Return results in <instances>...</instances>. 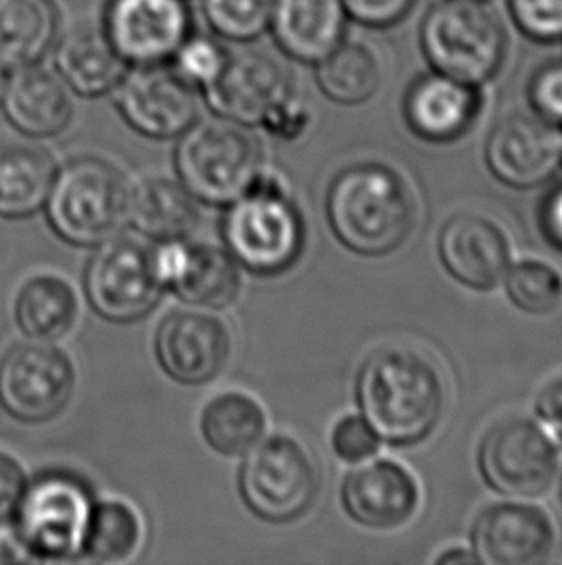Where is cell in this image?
<instances>
[{"label": "cell", "mask_w": 562, "mask_h": 565, "mask_svg": "<svg viewBox=\"0 0 562 565\" xmlns=\"http://www.w3.org/2000/svg\"><path fill=\"white\" fill-rule=\"evenodd\" d=\"M314 77L322 95L332 103L358 107L380 92L383 66L372 46L345 39L342 45L314 64Z\"/></svg>", "instance_id": "28"}, {"label": "cell", "mask_w": 562, "mask_h": 565, "mask_svg": "<svg viewBox=\"0 0 562 565\" xmlns=\"http://www.w3.org/2000/svg\"><path fill=\"white\" fill-rule=\"evenodd\" d=\"M91 492L68 473H46L23 490L14 535L30 559H72L84 554L93 513Z\"/></svg>", "instance_id": "7"}, {"label": "cell", "mask_w": 562, "mask_h": 565, "mask_svg": "<svg viewBox=\"0 0 562 565\" xmlns=\"http://www.w3.org/2000/svg\"><path fill=\"white\" fill-rule=\"evenodd\" d=\"M311 115L309 108L304 105L301 97L291 93L289 97L280 100L260 122V126L270 134L280 139H295L309 128Z\"/></svg>", "instance_id": "39"}, {"label": "cell", "mask_w": 562, "mask_h": 565, "mask_svg": "<svg viewBox=\"0 0 562 565\" xmlns=\"http://www.w3.org/2000/svg\"><path fill=\"white\" fill-rule=\"evenodd\" d=\"M74 388V365L51 342L15 345L0 361V405L22 423H45L61 415Z\"/></svg>", "instance_id": "11"}, {"label": "cell", "mask_w": 562, "mask_h": 565, "mask_svg": "<svg viewBox=\"0 0 562 565\" xmlns=\"http://www.w3.org/2000/svg\"><path fill=\"white\" fill-rule=\"evenodd\" d=\"M197 199L182 182L151 178L130 191L131 224L156 242H174L190 236L198 222Z\"/></svg>", "instance_id": "26"}, {"label": "cell", "mask_w": 562, "mask_h": 565, "mask_svg": "<svg viewBox=\"0 0 562 565\" xmlns=\"http://www.w3.org/2000/svg\"><path fill=\"white\" fill-rule=\"evenodd\" d=\"M8 74L10 72L0 68V103H2V97H4V92H7Z\"/></svg>", "instance_id": "44"}, {"label": "cell", "mask_w": 562, "mask_h": 565, "mask_svg": "<svg viewBox=\"0 0 562 565\" xmlns=\"http://www.w3.org/2000/svg\"><path fill=\"white\" fill-rule=\"evenodd\" d=\"M175 170L197 201L229 205L264 172L262 147L249 126L216 115L198 118L180 136Z\"/></svg>", "instance_id": "4"}, {"label": "cell", "mask_w": 562, "mask_h": 565, "mask_svg": "<svg viewBox=\"0 0 562 565\" xmlns=\"http://www.w3.org/2000/svg\"><path fill=\"white\" fill-rule=\"evenodd\" d=\"M420 49L430 70L484 87L501 74L509 33L487 2L440 0L422 18Z\"/></svg>", "instance_id": "3"}, {"label": "cell", "mask_w": 562, "mask_h": 565, "mask_svg": "<svg viewBox=\"0 0 562 565\" xmlns=\"http://www.w3.org/2000/svg\"><path fill=\"white\" fill-rule=\"evenodd\" d=\"M541 230L549 244L562 253V184L549 193L541 206Z\"/></svg>", "instance_id": "42"}, {"label": "cell", "mask_w": 562, "mask_h": 565, "mask_svg": "<svg viewBox=\"0 0 562 565\" xmlns=\"http://www.w3.org/2000/svg\"><path fill=\"white\" fill-rule=\"evenodd\" d=\"M507 294L525 313H553L562 303L561 273L543 260H522L507 273Z\"/></svg>", "instance_id": "32"}, {"label": "cell", "mask_w": 562, "mask_h": 565, "mask_svg": "<svg viewBox=\"0 0 562 565\" xmlns=\"http://www.w3.org/2000/svg\"><path fill=\"white\" fill-rule=\"evenodd\" d=\"M112 97L123 120L144 138H180L201 113V93L170 64L128 70Z\"/></svg>", "instance_id": "13"}, {"label": "cell", "mask_w": 562, "mask_h": 565, "mask_svg": "<svg viewBox=\"0 0 562 565\" xmlns=\"http://www.w3.org/2000/svg\"><path fill=\"white\" fill-rule=\"evenodd\" d=\"M143 525L138 512L120 500L93 505L84 552L97 562H122L138 551Z\"/></svg>", "instance_id": "31"}, {"label": "cell", "mask_w": 562, "mask_h": 565, "mask_svg": "<svg viewBox=\"0 0 562 565\" xmlns=\"http://www.w3.org/2000/svg\"><path fill=\"white\" fill-rule=\"evenodd\" d=\"M53 51L56 74L69 92L84 99L112 95L130 70L102 31H69Z\"/></svg>", "instance_id": "24"}, {"label": "cell", "mask_w": 562, "mask_h": 565, "mask_svg": "<svg viewBox=\"0 0 562 565\" xmlns=\"http://www.w3.org/2000/svg\"><path fill=\"white\" fill-rule=\"evenodd\" d=\"M56 172V162L43 147H0V214L23 218L41 211Z\"/></svg>", "instance_id": "27"}, {"label": "cell", "mask_w": 562, "mask_h": 565, "mask_svg": "<svg viewBox=\"0 0 562 565\" xmlns=\"http://www.w3.org/2000/svg\"><path fill=\"white\" fill-rule=\"evenodd\" d=\"M162 291L154 252L130 237L100 244L85 270L87 299L107 321L143 319L156 307Z\"/></svg>", "instance_id": "9"}, {"label": "cell", "mask_w": 562, "mask_h": 565, "mask_svg": "<svg viewBox=\"0 0 562 565\" xmlns=\"http://www.w3.org/2000/svg\"><path fill=\"white\" fill-rule=\"evenodd\" d=\"M61 15L54 0H0V68L41 64L58 41Z\"/></svg>", "instance_id": "25"}, {"label": "cell", "mask_w": 562, "mask_h": 565, "mask_svg": "<svg viewBox=\"0 0 562 565\" xmlns=\"http://www.w3.org/2000/svg\"><path fill=\"white\" fill-rule=\"evenodd\" d=\"M291 93V76L274 56L245 51L229 56L221 76L201 97L214 115L251 128Z\"/></svg>", "instance_id": "16"}, {"label": "cell", "mask_w": 562, "mask_h": 565, "mask_svg": "<svg viewBox=\"0 0 562 565\" xmlns=\"http://www.w3.org/2000/svg\"><path fill=\"white\" fill-rule=\"evenodd\" d=\"M326 214L335 237L365 257H383L404 244L417 203L403 177L381 162L343 169L327 190Z\"/></svg>", "instance_id": "2"}, {"label": "cell", "mask_w": 562, "mask_h": 565, "mask_svg": "<svg viewBox=\"0 0 562 565\" xmlns=\"http://www.w3.org/2000/svg\"><path fill=\"white\" fill-rule=\"evenodd\" d=\"M201 430L208 446L221 456H245L262 440L267 415L249 394L226 392L206 405Z\"/></svg>", "instance_id": "30"}, {"label": "cell", "mask_w": 562, "mask_h": 565, "mask_svg": "<svg viewBox=\"0 0 562 565\" xmlns=\"http://www.w3.org/2000/svg\"><path fill=\"white\" fill-rule=\"evenodd\" d=\"M381 438L366 423L365 417L347 415L334 428L332 448L335 456L347 463H363L380 451Z\"/></svg>", "instance_id": "37"}, {"label": "cell", "mask_w": 562, "mask_h": 565, "mask_svg": "<svg viewBox=\"0 0 562 565\" xmlns=\"http://www.w3.org/2000/svg\"><path fill=\"white\" fill-rule=\"evenodd\" d=\"M342 500L350 518L365 527H401L419 510V482L396 461H372L347 475Z\"/></svg>", "instance_id": "21"}, {"label": "cell", "mask_w": 562, "mask_h": 565, "mask_svg": "<svg viewBox=\"0 0 562 565\" xmlns=\"http://www.w3.org/2000/svg\"><path fill=\"white\" fill-rule=\"evenodd\" d=\"M435 564L456 565V564H479L476 554L466 548H451V551L443 552L440 558L435 559Z\"/></svg>", "instance_id": "43"}, {"label": "cell", "mask_w": 562, "mask_h": 565, "mask_svg": "<svg viewBox=\"0 0 562 565\" xmlns=\"http://www.w3.org/2000/svg\"><path fill=\"white\" fill-rule=\"evenodd\" d=\"M559 463L556 444L538 423L525 417L497 423L479 444V473L505 497L545 494L555 482Z\"/></svg>", "instance_id": "10"}, {"label": "cell", "mask_w": 562, "mask_h": 565, "mask_svg": "<svg viewBox=\"0 0 562 565\" xmlns=\"http://www.w3.org/2000/svg\"><path fill=\"white\" fill-rule=\"evenodd\" d=\"M25 487L28 481L20 463L7 454H0V525L14 518Z\"/></svg>", "instance_id": "40"}, {"label": "cell", "mask_w": 562, "mask_h": 565, "mask_svg": "<svg viewBox=\"0 0 562 565\" xmlns=\"http://www.w3.org/2000/svg\"><path fill=\"white\" fill-rule=\"evenodd\" d=\"M229 56L231 53L221 43L220 38L191 31L190 38L185 39L182 46L175 51L170 66L187 84L193 85L198 93H203L210 85L216 84V79L228 66Z\"/></svg>", "instance_id": "34"}, {"label": "cell", "mask_w": 562, "mask_h": 565, "mask_svg": "<svg viewBox=\"0 0 562 565\" xmlns=\"http://www.w3.org/2000/svg\"><path fill=\"white\" fill-rule=\"evenodd\" d=\"M76 291L58 276L31 278L15 299V322L35 342L66 337L77 321Z\"/></svg>", "instance_id": "29"}, {"label": "cell", "mask_w": 562, "mask_h": 565, "mask_svg": "<svg viewBox=\"0 0 562 565\" xmlns=\"http://www.w3.org/2000/svg\"><path fill=\"white\" fill-rule=\"evenodd\" d=\"M154 260L164 290L174 291L190 306L224 309L241 290L239 265L220 247L183 239L162 242L154 249Z\"/></svg>", "instance_id": "15"}, {"label": "cell", "mask_w": 562, "mask_h": 565, "mask_svg": "<svg viewBox=\"0 0 562 565\" xmlns=\"http://www.w3.org/2000/svg\"><path fill=\"white\" fill-rule=\"evenodd\" d=\"M482 2H489V0H482Z\"/></svg>", "instance_id": "45"}, {"label": "cell", "mask_w": 562, "mask_h": 565, "mask_svg": "<svg viewBox=\"0 0 562 565\" xmlns=\"http://www.w3.org/2000/svg\"><path fill=\"white\" fill-rule=\"evenodd\" d=\"M526 95L533 115L562 130V61H549L533 70Z\"/></svg>", "instance_id": "36"}, {"label": "cell", "mask_w": 562, "mask_h": 565, "mask_svg": "<svg viewBox=\"0 0 562 565\" xmlns=\"http://www.w3.org/2000/svg\"><path fill=\"white\" fill-rule=\"evenodd\" d=\"M357 402L381 440L411 446L437 427L445 407V386L425 355L409 348H391L366 360L358 373Z\"/></svg>", "instance_id": "1"}, {"label": "cell", "mask_w": 562, "mask_h": 565, "mask_svg": "<svg viewBox=\"0 0 562 565\" xmlns=\"http://www.w3.org/2000/svg\"><path fill=\"white\" fill-rule=\"evenodd\" d=\"M349 15L343 0H272L270 28L275 45L291 61L316 64L347 39Z\"/></svg>", "instance_id": "22"}, {"label": "cell", "mask_w": 562, "mask_h": 565, "mask_svg": "<svg viewBox=\"0 0 562 565\" xmlns=\"http://www.w3.org/2000/svg\"><path fill=\"white\" fill-rule=\"evenodd\" d=\"M443 267L472 290L489 291L510 268V242L497 222L482 214H455L437 239Z\"/></svg>", "instance_id": "19"}, {"label": "cell", "mask_w": 562, "mask_h": 565, "mask_svg": "<svg viewBox=\"0 0 562 565\" xmlns=\"http://www.w3.org/2000/svg\"><path fill=\"white\" fill-rule=\"evenodd\" d=\"M130 191L115 164L91 157L77 159L56 172L45 203L46 218L68 244H105L130 222Z\"/></svg>", "instance_id": "6"}, {"label": "cell", "mask_w": 562, "mask_h": 565, "mask_svg": "<svg viewBox=\"0 0 562 565\" xmlns=\"http://www.w3.org/2000/svg\"><path fill=\"white\" fill-rule=\"evenodd\" d=\"M536 413L562 440V376L541 390L536 402Z\"/></svg>", "instance_id": "41"}, {"label": "cell", "mask_w": 562, "mask_h": 565, "mask_svg": "<svg viewBox=\"0 0 562 565\" xmlns=\"http://www.w3.org/2000/svg\"><path fill=\"white\" fill-rule=\"evenodd\" d=\"M517 30L536 43L562 41V0H507Z\"/></svg>", "instance_id": "35"}, {"label": "cell", "mask_w": 562, "mask_h": 565, "mask_svg": "<svg viewBox=\"0 0 562 565\" xmlns=\"http://www.w3.org/2000/svg\"><path fill=\"white\" fill-rule=\"evenodd\" d=\"M154 353L172 381L190 386L205 384L228 361L229 332L213 315L175 311L160 322Z\"/></svg>", "instance_id": "18"}, {"label": "cell", "mask_w": 562, "mask_h": 565, "mask_svg": "<svg viewBox=\"0 0 562 565\" xmlns=\"http://www.w3.org/2000/svg\"><path fill=\"white\" fill-rule=\"evenodd\" d=\"M272 0H203V15L216 38L251 43L270 28Z\"/></svg>", "instance_id": "33"}, {"label": "cell", "mask_w": 562, "mask_h": 565, "mask_svg": "<svg viewBox=\"0 0 562 565\" xmlns=\"http://www.w3.org/2000/svg\"><path fill=\"white\" fill-rule=\"evenodd\" d=\"M484 87L430 70L412 79L404 93L403 116L409 130L428 143H453L478 122Z\"/></svg>", "instance_id": "17"}, {"label": "cell", "mask_w": 562, "mask_h": 565, "mask_svg": "<svg viewBox=\"0 0 562 565\" xmlns=\"http://www.w3.org/2000/svg\"><path fill=\"white\" fill-rule=\"evenodd\" d=\"M472 544L479 564H541L555 546V527L536 505L497 504L479 513Z\"/></svg>", "instance_id": "20"}, {"label": "cell", "mask_w": 562, "mask_h": 565, "mask_svg": "<svg viewBox=\"0 0 562 565\" xmlns=\"http://www.w3.org/2000/svg\"><path fill=\"white\" fill-rule=\"evenodd\" d=\"M419 0H343L349 20L370 28L389 30L404 22Z\"/></svg>", "instance_id": "38"}, {"label": "cell", "mask_w": 562, "mask_h": 565, "mask_svg": "<svg viewBox=\"0 0 562 565\" xmlns=\"http://www.w3.org/2000/svg\"><path fill=\"white\" fill-rule=\"evenodd\" d=\"M0 107L8 122L30 138H54L68 128L74 116L72 92L56 72L41 64L8 74Z\"/></svg>", "instance_id": "23"}, {"label": "cell", "mask_w": 562, "mask_h": 565, "mask_svg": "<svg viewBox=\"0 0 562 565\" xmlns=\"http://www.w3.org/2000/svg\"><path fill=\"white\" fill-rule=\"evenodd\" d=\"M239 489L260 520L288 523L309 512L318 497V467L295 438L270 436L247 451Z\"/></svg>", "instance_id": "8"}, {"label": "cell", "mask_w": 562, "mask_h": 565, "mask_svg": "<svg viewBox=\"0 0 562 565\" xmlns=\"http://www.w3.org/2000/svg\"><path fill=\"white\" fill-rule=\"evenodd\" d=\"M221 237L237 265L252 275H280L303 253V216L280 180L262 172L245 195L229 203Z\"/></svg>", "instance_id": "5"}, {"label": "cell", "mask_w": 562, "mask_h": 565, "mask_svg": "<svg viewBox=\"0 0 562 565\" xmlns=\"http://www.w3.org/2000/svg\"><path fill=\"white\" fill-rule=\"evenodd\" d=\"M486 164L501 184L530 190L562 164V130L533 113L502 116L487 134Z\"/></svg>", "instance_id": "14"}, {"label": "cell", "mask_w": 562, "mask_h": 565, "mask_svg": "<svg viewBox=\"0 0 562 565\" xmlns=\"http://www.w3.org/2000/svg\"><path fill=\"white\" fill-rule=\"evenodd\" d=\"M102 33L130 68L170 64L193 31L187 0H107Z\"/></svg>", "instance_id": "12"}]
</instances>
